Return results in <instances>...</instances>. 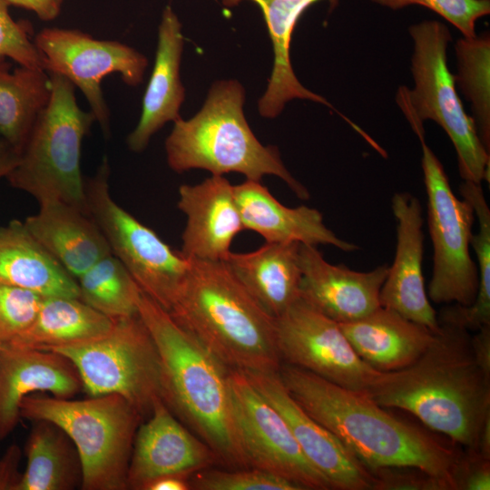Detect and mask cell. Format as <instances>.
Returning <instances> with one entry per match:
<instances>
[{"instance_id": "6da1fadb", "label": "cell", "mask_w": 490, "mask_h": 490, "mask_svg": "<svg viewBox=\"0 0 490 490\" xmlns=\"http://www.w3.org/2000/svg\"><path fill=\"white\" fill-rule=\"evenodd\" d=\"M279 375L293 399L368 469L415 467L455 490L461 451L454 446L394 416L366 394L283 362Z\"/></svg>"}, {"instance_id": "7a4b0ae2", "label": "cell", "mask_w": 490, "mask_h": 490, "mask_svg": "<svg viewBox=\"0 0 490 490\" xmlns=\"http://www.w3.org/2000/svg\"><path fill=\"white\" fill-rule=\"evenodd\" d=\"M440 324L435 339L410 366L387 372L370 397L416 416L456 445L475 450L490 417V375L476 363L469 331Z\"/></svg>"}, {"instance_id": "3957f363", "label": "cell", "mask_w": 490, "mask_h": 490, "mask_svg": "<svg viewBox=\"0 0 490 490\" xmlns=\"http://www.w3.org/2000/svg\"><path fill=\"white\" fill-rule=\"evenodd\" d=\"M189 260L185 279L167 310L172 318L230 369L279 372L275 318L224 261Z\"/></svg>"}, {"instance_id": "277c9868", "label": "cell", "mask_w": 490, "mask_h": 490, "mask_svg": "<svg viewBox=\"0 0 490 490\" xmlns=\"http://www.w3.org/2000/svg\"><path fill=\"white\" fill-rule=\"evenodd\" d=\"M138 314L159 352L162 400L227 468L250 467L238 443L230 409V368L141 293Z\"/></svg>"}, {"instance_id": "5b68a950", "label": "cell", "mask_w": 490, "mask_h": 490, "mask_svg": "<svg viewBox=\"0 0 490 490\" xmlns=\"http://www.w3.org/2000/svg\"><path fill=\"white\" fill-rule=\"evenodd\" d=\"M244 101L245 90L238 81L213 83L197 114L173 122L165 140L169 167L177 173L192 169L219 176L237 172L259 181L275 175L298 198L308 200L309 191L287 170L278 149L264 146L254 135L243 113Z\"/></svg>"}, {"instance_id": "8992f818", "label": "cell", "mask_w": 490, "mask_h": 490, "mask_svg": "<svg viewBox=\"0 0 490 490\" xmlns=\"http://www.w3.org/2000/svg\"><path fill=\"white\" fill-rule=\"evenodd\" d=\"M413 44L410 71L412 89L400 86L396 101L418 139L425 138L424 122H436L452 142L463 181H489L490 152L481 142L475 122L457 95L455 76L447 66L452 40L448 27L437 20L409 26Z\"/></svg>"}, {"instance_id": "52a82bcc", "label": "cell", "mask_w": 490, "mask_h": 490, "mask_svg": "<svg viewBox=\"0 0 490 490\" xmlns=\"http://www.w3.org/2000/svg\"><path fill=\"white\" fill-rule=\"evenodd\" d=\"M21 417L45 420L74 443L82 466L83 490H125L133 441L142 420L136 408L116 394L84 399L32 394L21 403Z\"/></svg>"}, {"instance_id": "ba28073f", "label": "cell", "mask_w": 490, "mask_h": 490, "mask_svg": "<svg viewBox=\"0 0 490 490\" xmlns=\"http://www.w3.org/2000/svg\"><path fill=\"white\" fill-rule=\"evenodd\" d=\"M48 74L52 83L49 103L37 117L19 162L6 180L38 202L57 199L88 214L80 160L83 138L95 117L80 108L75 87L68 79Z\"/></svg>"}, {"instance_id": "9c48e42d", "label": "cell", "mask_w": 490, "mask_h": 490, "mask_svg": "<svg viewBox=\"0 0 490 490\" xmlns=\"http://www.w3.org/2000/svg\"><path fill=\"white\" fill-rule=\"evenodd\" d=\"M51 351L74 365L88 396L119 395L142 418L162 399L159 352L139 314L115 320L99 338Z\"/></svg>"}, {"instance_id": "30bf717a", "label": "cell", "mask_w": 490, "mask_h": 490, "mask_svg": "<svg viewBox=\"0 0 490 490\" xmlns=\"http://www.w3.org/2000/svg\"><path fill=\"white\" fill-rule=\"evenodd\" d=\"M109 176L104 156L95 174L84 179L88 214L142 292L168 310L185 279L190 260L113 200Z\"/></svg>"}, {"instance_id": "8fae6325", "label": "cell", "mask_w": 490, "mask_h": 490, "mask_svg": "<svg viewBox=\"0 0 490 490\" xmlns=\"http://www.w3.org/2000/svg\"><path fill=\"white\" fill-rule=\"evenodd\" d=\"M419 141L427 223L434 250L427 296L436 304L469 306L476 297L479 284L477 265L469 250L475 214L468 201L456 197L441 162L425 139Z\"/></svg>"}, {"instance_id": "7c38bea8", "label": "cell", "mask_w": 490, "mask_h": 490, "mask_svg": "<svg viewBox=\"0 0 490 490\" xmlns=\"http://www.w3.org/2000/svg\"><path fill=\"white\" fill-rule=\"evenodd\" d=\"M275 335L281 363L345 388L370 396L387 373L364 361L339 324L300 298L275 318Z\"/></svg>"}, {"instance_id": "4fadbf2b", "label": "cell", "mask_w": 490, "mask_h": 490, "mask_svg": "<svg viewBox=\"0 0 490 490\" xmlns=\"http://www.w3.org/2000/svg\"><path fill=\"white\" fill-rule=\"evenodd\" d=\"M34 43L44 70L68 79L87 100L90 111L105 136L110 134V110L101 83L111 74H119L123 83L139 85L148 60L134 48L115 40H102L71 28L45 27Z\"/></svg>"}, {"instance_id": "5bb4252c", "label": "cell", "mask_w": 490, "mask_h": 490, "mask_svg": "<svg viewBox=\"0 0 490 490\" xmlns=\"http://www.w3.org/2000/svg\"><path fill=\"white\" fill-rule=\"evenodd\" d=\"M228 384L234 430L248 466L288 479L302 490L332 489L303 455L282 416L248 377L230 369Z\"/></svg>"}, {"instance_id": "9a60e30c", "label": "cell", "mask_w": 490, "mask_h": 490, "mask_svg": "<svg viewBox=\"0 0 490 490\" xmlns=\"http://www.w3.org/2000/svg\"><path fill=\"white\" fill-rule=\"evenodd\" d=\"M243 373L279 412L303 455L327 478L332 489L373 490L370 470L293 399L279 372Z\"/></svg>"}, {"instance_id": "2e32d148", "label": "cell", "mask_w": 490, "mask_h": 490, "mask_svg": "<svg viewBox=\"0 0 490 490\" xmlns=\"http://www.w3.org/2000/svg\"><path fill=\"white\" fill-rule=\"evenodd\" d=\"M140 424L130 459L128 489L143 490L152 480L171 474H192L218 463L214 452L157 400Z\"/></svg>"}, {"instance_id": "e0dca14e", "label": "cell", "mask_w": 490, "mask_h": 490, "mask_svg": "<svg viewBox=\"0 0 490 490\" xmlns=\"http://www.w3.org/2000/svg\"><path fill=\"white\" fill-rule=\"evenodd\" d=\"M391 208L397 220V247L380 290V305L438 332L437 315L425 289L421 204L410 193L397 192L392 197Z\"/></svg>"}, {"instance_id": "ac0fdd59", "label": "cell", "mask_w": 490, "mask_h": 490, "mask_svg": "<svg viewBox=\"0 0 490 490\" xmlns=\"http://www.w3.org/2000/svg\"><path fill=\"white\" fill-rule=\"evenodd\" d=\"M299 298L338 323L358 320L380 305L388 265L356 271L328 262L316 246L299 245Z\"/></svg>"}, {"instance_id": "d6986e66", "label": "cell", "mask_w": 490, "mask_h": 490, "mask_svg": "<svg viewBox=\"0 0 490 490\" xmlns=\"http://www.w3.org/2000/svg\"><path fill=\"white\" fill-rule=\"evenodd\" d=\"M178 208L186 217L181 254L187 259L224 261L244 230L233 185L223 176L179 187Z\"/></svg>"}, {"instance_id": "ffe728a7", "label": "cell", "mask_w": 490, "mask_h": 490, "mask_svg": "<svg viewBox=\"0 0 490 490\" xmlns=\"http://www.w3.org/2000/svg\"><path fill=\"white\" fill-rule=\"evenodd\" d=\"M83 389L78 372L63 355L51 350L0 348V440L16 427L21 403L29 395L49 392L74 397Z\"/></svg>"}, {"instance_id": "44dd1931", "label": "cell", "mask_w": 490, "mask_h": 490, "mask_svg": "<svg viewBox=\"0 0 490 490\" xmlns=\"http://www.w3.org/2000/svg\"><path fill=\"white\" fill-rule=\"evenodd\" d=\"M233 192L244 230L257 232L266 242L331 245L345 252L358 249L328 229L319 211L306 205L286 207L259 181L233 185Z\"/></svg>"}, {"instance_id": "7402d4cb", "label": "cell", "mask_w": 490, "mask_h": 490, "mask_svg": "<svg viewBox=\"0 0 490 490\" xmlns=\"http://www.w3.org/2000/svg\"><path fill=\"white\" fill-rule=\"evenodd\" d=\"M183 40L181 22L172 7L166 5L158 27L154 64L142 98L141 117L126 139L128 148L134 152H142L165 123L181 117L185 99L180 77Z\"/></svg>"}, {"instance_id": "603a6c76", "label": "cell", "mask_w": 490, "mask_h": 490, "mask_svg": "<svg viewBox=\"0 0 490 490\" xmlns=\"http://www.w3.org/2000/svg\"><path fill=\"white\" fill-rule=\"evenodd\" d=\"M24 223L40 245L74 279L112 254L98 225L83 211L57 199L38 202Z\"/></svg>"}, {"instance_id": "cb8c5ba5", "label": "cell", "mask_w": 490, "mask_h": 490, "mask_svg": "<svg viewBox=\"0 0 490 490\" xmlns=\"http://www.w3.org/2000/svg\"><path fill=\"white\" fill-rule=\"evenodd\" d=\"M245 0H221L226 7H233ZM260 9L273 48V68L267 90L259 100L260 114L267 118L278 116L285 104L293 99L309 100L336 112L350 125L353 123L321 95L315 93L298 80L290 60V43L296 25L302 15L313 5L323 0H247ZM333 9L338 0H327Z\"/></svg>"}, {"instance_id": "d4e9b609", "label": "cell", "mask_w": 490, "mask_h": 490, "mask_svg": "<svg viewBox=\"0 0 490 490\" xmlns=\"http://www.w3.org/2000/svg\"><path fill=\"white\" fill-rule=\"evenodd\" d=\"M338 324L358 355L382 372L397 371L413 364L436 334L382 306L358 320Z\"/></svg>"}, {"instance_id": "484cf974", "label": "cell", "mask_w": 490, "mask_h": 490, "mask_svg": "<svg viewBox=\"0 0 490 490\" xmlns=\"http://www.w3.org/2000/svg\"><path fill=\"white\" fill-rule=\"evenodd\" d=\"M299 242H266L256 250L230 251L224 262L252 298L273 318L299 298Z\"/></svg>"}, {"instance_id": "4316f807", "label": "cell", "mask_w": 490, "mask_h": 490, "mask_svg": "<svg viewBox=\"0 0 490 490\" xmlns=\"http://www.w3.org/2000/svg\"><path fill=\"white\" fill-rule=\"evenodd\" d=\"M0 282L43 297L80 298L71 276L33 237L24 221L0 226Z\"/></svg>"}, {"instance_id": "83f0119b", "label": "cell", "mask_w": 490, "mask_h": 490, "mask_svg": "<svg viewBox=\"0 0 490 490\" xmlns=\"http://www.w3.org/2000/svg\"><path fill=\"white\" fill-rule=\"evenodd\" d=\"M114 321L80 298L44 297L30 326L11 344L22 348L52 350L106 334Z\"/></svg>"}, {"instance_id": "f1b7e54d", "label": "cell", "mask_w": 490, "mask_h": 490, "mask_svg": "<svg viewBox=\"0 0 490 490\" xmlns=\"http://www.w3.org/2000/svg\"><path fill=\"white\" fill-rule=\"evenodd\" d=\"M24 446L26 467L15 490H73L81 486L78 452L55 424L34 421Z\"/></svg>"}, {"instance_id": "f546056e", "label": "cell", "mask_w": 490, "mask_h": 490, "mask_svg": "<svg viewBox=\"0 0 490 490\" xmlns=\"http://www.w3.org/2000/svg\"><path fill=\"white\" fill-rule=\"evenodd\" d=\"M52 83L45 70L0 61V138L19 152L49 103Z\"/></svg>"}, {"instance_id": "4dcf8cb0", "label": "cell", "mask_w": 490, "mask_h": 490, "mask_svg": "<svg viewBox=\"0 0 490 490\" xmlns=\"http://www.w3.org/2000/svg\"><path fill=\"white\" fill-rule=\"evenodd\" d=\"M459 190L462 197L472 205L479 224L478 232L472 234L470 240L478 263V290L471 305L446 306L437 318L439 323L477 331L490 326V210L481 183L463 181Z\"/></svg>"}, {"instance_id": "1f68e13d", "label": "cell", "mask_w": 490, "mask_h": 490, "mask_svg": "<svg viewBox=\"0 0 490 490\" xmlns=\"http://www.w3.org/2000/svg\"><path fill=\"white\" fill-rule=\"evenodd\" d=\"M80 299L115 321L138 314L141 289L123 264L109 254L76 279Z\"/></svg>"}, {"instance_id": "d6a6232c", "label": "cell", "mask_w": 490, "mask_h": 490, "mask_svg": "<svg viewBox=\"0 0 490 490\" xmlns=\"http://www.w3.org/2000/svg\"><path fill=\"white\" fill-rule=\"evenodd\" d=\"M457 84L470 103L478 137L490 152V34L462 37L455 44Z\"/></svg>"}, {"instance_id": "836d02e7", "label": "cell", "mask_w": 490, "mask_h": 490, "mask_svg": "<svg viewBox=\"0 0 490 490\" xmlns=\"http://www.w3.org/2000/svg\"><path fill=\"white\" fill-rule=\"evenodd\" d=\"M194 490H302L297 484L255 467L202 468L189 479Z\"/></svg>"}, {"instance_id": "e575fe53", "label": "cell", "mask_w": 490, "mask_h": 490, "mask_svg": "<svg viewBox=\"0 0 490 490\" xmlns=\"http://www.w3.org/2000/svg\"><path fill=\"white\" fill-rule=\"evenodd\" d=\"M391 10L420 5L437 14L455 26L464 37H475L478 19L490 14V0H370Z\"/></svg>"}, {"instance_id": "d590c367", "label": "cell", "mask_w": 490, "mask_h": 490, "mask_svg": "<svg viewBox=\"0 0 490 490\" xmlns=\"http://www.w3.org/2000/svg\"><path fill=\"white\" fill-rule=\"evenodd\" d=\"M44 297L0 282V346L16 339L33 322Z\"/></svg>"}, {"instance_id": "8d00e7d4", "label": "cell", "mask_w": 490, "mask_h": 490, "mask_svg": "<svg viewBox=\"0 0 490 490\" xmlns=\"http://www.w3.org/2000/svg\"><path fill=\"white\" fill-rule=\"evenodd\" d=\"M9 5L0 0V61L7 58L18 65L44 70L43 58L30 37L29 24L15 21Z\"/></svg>"}, {"instance_id": "74e56055", "label": "cell", "mask_w": 490, "mask_h": 490, "mask_svg": "<svg viewBox=\"0 0 490 490\" xmlns=\"http://www.w3.org/2000/svg\"><path fill=\"white\" fill-rule=\"evenodd\" d=\"M373 490H450L444 481L415 467L387 466L369 469Z\"/></svg>"}, {"instance_id": "f35d334b", "label": "cell", "mask_w": 490, "mask_h": 490, "mask_svg": "<svg viewBox=\"0 0 490 490\" xmlns=\"http://www.w3.org/2000/svg\"><path fill=\"white\" fill-rule=\"evenodd\" d=\"M454 483L455 490H489L490 459L466 448L456 466Z\"/></svg>"}, {"instance_id": "ab89813d", "label": "cell", "mask_w": 490, "mask_h": 490, "mask_svg": "<svg viewBox=\"0 0 490 490\" xmlns=\"http://www.w3.org/2000/svg\"><path fill=\"white\" fill-rule=\"evenodd\" d=\"M22 450L17 445H11L0 456V490H15L20 480L19 466Z\"/></svg>"}, {"instance_id": "60d3db41", "label": "cell", "mask_w": 490, "mask_h": 490, "mask_svg": "<svg viewBox=\"0 0 490 490\" xmlns=\"http://www.w3.org/2000/svg\"><path fill=\"white\" fill-rule=\"evenodd\" d=\"M8 5L24 8L33 12L45 22L56 19L63 7L64 0H5Z\"/></svg>"}, {"instance_id": "b9f144b4", "label": "cell", "mask_w": 490, "mask_h": 490, "mask_svg": "<svg viewBox=\"0 0 490 490\" xmlns=\"http://www.w3.org/2000/svg\"><path fill=\"white\" fill-rule=\"evenodd\" d=\"M471 348L478 366L490 375V326L481 328L471 336Z\"/></svg>"}, {"instance_id": "7bdbcfd3", "label": "cell", "mask_w": 490, "mask_h": 490, "mask_svg": "<svg viewBox=\"0 0 490 490\" xmlns=\"http://www.w3.org/2000/svg\"><path fill=\"white\" fill-rule=\"evenodd\" d=\"M191 474H171L157 477L149 482L143 490H190Z\"/></svg>"}, {"instance_id": "ee69618b", "label": "cell", "mask_w": 490, "mask_h": 490, "mask_svg": "<svg viewBox=\"0 0 490 490\" xmlns=\"http://www.w3.org/2000/svg\"><path fill=\"white\" fill-rule=\"evenodd\" d=\"M20 152L4 139L0 138V179L6 176L17 165Z\"/></svg>"}, {"instance_id": "f6af8a7d", "label": "cell", "mask_w": 490, "mask_h": 490, "mask_svg": "<svg viewBox=\"0 0 490 490\" xmlns=\"http://www.w3.org/2000/svg\"><path fill=\"white\" fill-rule=\"evenodd\" d=\"M0 348H1V346H0Z\"/></svg>"}]
</instances>
